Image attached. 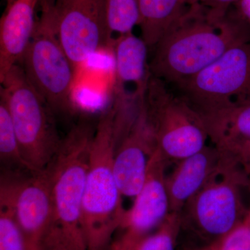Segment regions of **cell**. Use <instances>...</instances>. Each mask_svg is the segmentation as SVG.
Listing matches in <instances>:
<instances>
[{
	"instance_id": "cell-1",
	"label": "cell",
	"mask_w": 250,
	"mask_h": 250,
	"mask_svg": "<svg viewBox=\"0 0 250 250\" xmlns=\"http://www.w3.org/2000/svg\"><path fill=\"white\" fill-rule=\"evenodd\" d=\"M250 41V28L235 11L216 18L200 3L188 6L158 42L149 72L174 87L195 77L229 49Z\"/></svg>"
},
{
	"instance_id": "cell-2",
	"label": "cell",
	"mask_w": 250,
	"mask_h": 250,
	"mask_svg": "<svg viewBox=\"0 0 250 250\" xmlns=\"http://www.w3.org/2000/svg\"><path fill=\"white\" fill-rule=\"evenodd\" d=\"M115 113L112 105L101 116L90 144L82 209L86 250H111L112 238L125 213L113 171Z\"/></svg>"
},
{
	"instance_id": "cell-3",
	"label": "cell",
	"mask_w": 250,
	"mask_h": 250,
	"mask_svg": "<svg viewBox=\"0 0 250 250\" xmlns=\"http://www.w3.org/2000/svg\"><path fill=\"white\" fill-rule=\"evenodd\" d=\"M95 130L82 122L63 139L47 166L52 184L55 225L72 250H86L82 225V209Z\"/></svg>"
},
{
	"instance_id": "cell-4",
	"label": "cell",
	"mask_w": 250,
	"mask_h": 250,
	"mask_svg": "<svg viewBox=\"0 0 250 250\" xmlns=\"http://www.w3.org/2000/svg\"><path fill=\"white\" fill-rule=\"evenodd\" d=\"M0 82V95L9 106L23 157L36 172H40L52 162L62 144L54 113L18 64Z\"/></svg>"
},
{
	"instance_id": "cell-5",
	"label": "cell",
	"mask_w": 250,
	"mask_h": 250,
	"mask_svg": "<svg viewBox=\"0 0 250 250\" xmlns=\"http://www.w3.org/2000/svg\"><path fill=\"white\" fill-rule=\"evenodd\" d=\"M229 165L188 200L180 212L182 231H188L199 246L216 241L241 223L249 209L241 190L248 188L244 174L232 158Z\"/></svg>"
},
{
	"instance_id": "cell-6",
	"label": "cell",
	"mask_w": 250,
	"mask_h": 250,
	"mask_svg": "<svg viewBox=\"0 0 250 250\" xmlns=\"http://www.w3.org/2000/svg\"><path fill=\"white\" fill-rule=\"evenodd\" d=\"M143 104L156 147L168 162L185 159L207 146L209 138L201 118L165 82L151 75Z\"/></svg>"
},
{
	"instance_id": "cell-7",
	"label": "cell",
	"mask_w": 250,
	"mask_h": 250,
	"mask_svg": "<svg viewBox=\"0 0 250 250\" xmlns=\"http://www.w3.org/2000/svg\"><path fill=\"white\" fill-rule=\"evenodd\" d=\"M23 56V70L29 83L54 113H71L75 68L54 30L47 0Z\"/></svg>"
},
{
	"instance_id": "cell-8",
	"label": "cell",
	"mask_w": 250,
	"mask_h": 250,
	"mask_svg": "<svg viewBox=\"0 0 250 250\" xmlns=\"http://www.w3.org/2000/svg\"><path fill=\"white\" fill-rule=\"evenodd\" d=\"M175 88L197 113L250 103V41L233 46L210 66Z\"/></svg>"
},
{
	"instance_id": "cell-9",
	"label": "cell",
	"mask_w": 250,
	"mask_h": 250,
	"mask_svg": "<svg viewBox=\"0 0 250 250\" xmlns=\"http://www.w3.org/2000/svg\"><path fill=\"white\" fill-rule=\"evenodd\" d=\"M54 30L74 68L91 56L111 49L104 0H47Z\"/></svg>"
},
{
	"instance_id": "cell-10",
	"label": "cell",
	"mask_w": 250,
	"mask_h": 250,
	"mask_svg": "<svg viewBox=\"0 0 250 250\" xmlns=\"http://www.w3.org/2000/svg\"><path fill=\"white\" fill-rule=\"evenodd\" d=\"M0 195L8 199L29 250H40L55 225L50 174L6 170L1 173Z\"/></svg>"
},
{
	"instance_id": "cell-11",
	"label": "cell",
	"mask_w": 250,
	"mask_h": 250,
	"mask_svg": "<svg viewBox=\"0 0 250 250\" xmlns=\"http://www.w3.org/2000/svg\"><path fill=\"white\" fill-rule=\"evenodd\" d=\"M168 161L156 149L151 156L142 188L134 205L125 210L119 229L123 233L111 248H124L159 228L170 212L165 170Z\"/></svg>"
},
{
	"instance_id": "cell-12",
	"label": "cell",
	"mask_w": 250,
	"mask_h": 250,
	"mask_svg": "<svg viewBox=\"0 0 250 250\" xmlns=\"http://www.w3.org/2000/svg\"><path fill=\"white\" fill-rule=\"evenodd\" d=\"M156 149L143 100L139 114L115 147L113 171L122 195H138L146 180L149 159Z\"/></svg>"
},
{
	"instance_id": "cell-13",
	"label": "cell",
	"mask_w": 250,
	"mask_h": 250,
	"mask_svg": "<svg viewBox=\"0 0 250 250\" xmlns=\"http://www.w3.org/2000/svg\"><path fill=\"white\" fill-rule=\"evenodd\" d=\"M230 163L229 155L215 146H206L177 161L173 170L166 177L170 213H180L188 200L221 174Z\"/></svg>"
},
{
	"instance_id": "cell-14",
	"label": "cell",
	"mask_w": 250,
	"mask_h": 250,
	"mask_svg": "<svg viewBox=\"0 0 250 250\" xmlns=\"http://www.w3.org/2000/svg\"><path fill=\"white\" fill-rule=\"evenodd\" d=\"M41 0H15L0 21V82L22 60L34 34Z\"/></svg>"
},
{
	"instance_id": "cell-15",
	"label": "cell",
	"mask_w": 250,
	"mask_h": 250,
	"mask_svg": "<svg viewBox=\"0 0 250 250\" xmlns=\"http://www.w3.org/2000/svg\"><path fill=\"white\" fill-rule=\"evenodd\" d=\"M148 47L146 41L132 31L113 39L111 50L115 60L117 87L125 88V83H132L136 85L134 93L144 95L151 77Z\"/></svg>"
},
{
	"instance_id": "cell-16",
	"label": "cell",
	"mask_w": 250,
	"mask_h": 250,
	"mask_svg": "<svg viewBox=\"0 0 250 250\" xmlns=\"http://www.w3.org/2000/svg\"><path fill=\"white\" fill-rule=\"evenodd\" d=\"M197 113L208 138L219 149L250 141V103L233 104Z\"/></svg>"
},
{
	"instance_id": "cell-17",
	"label": "cell",
	"mask_w": 250,
	"mask_h": 250,
	"mask_svg": "<svg viewBox=\"0 0 250 250\" xmlns=\"http://www.w3.org/2000/svg\"><path fill=\"white\" fill-rule=\"evenodd\" d=\"M141 36L148 47H155L182 17L188 6L184 0H138Z\"/></svg>"
},
{
	"instance_id": "cell-18",
	"label": "cell",
	"mask_w": 250,
	"mask_h": 250,
	"mask_svg": "<svg viewBox=\"0 0 250 250\" xmlns=\"http://www.w3.org/2000/svg\"><path fill=\"white\" fill-rule=\"evenodd\" d=\"M0 159L7 170L38 173L23 157L6 99L0 95Z\"/></svg>"
},
{
	"instance_id": "cell-19",
	"label": "cell",
	"mask_w": 250,
	"mask_h": 250,
	"mask_svg": "<svg viewBox=\"0 0 250 250\" xmlns=\"http://www.w3.org/2000/svg\"><path fill=\"white\" fill-rule=\"evenodd\" d=\"M182 233L180 213L171 212L153 232L143 237L131 246L111 250H177Z\"/></svg>"
},
{
	"instance_id": "cell-20",
	"label": "cell",
	"mask_w": 250,
	"mask_h": 250,
	"mask_svg": "<svg viewBox=\"0 0 250 250\" xmlns=\"http://www.w3.org/2000/svg\"><path fill=\"white\" fill-rule=\"evenodd\" d=\"M111 34L131 32L140 22L138 0H104Z\"/></svg>"
},
{
	"instance_id": "cell-21",
	"label": "cell",
	"mask_w": 250,
	"mask_h": 250,
	"mask_svg": "<svg viewBox=\"0 0 250 250\" xmlns=\"http://www.w3.org/2000/svg\"><path fill=\"white\" fill-rule=\"evenodd\" d=\"M0 250H29L11 202L0 195Z\"/></svg>"
},
{
	"instance_id": "cell-22",
	"label": "cell",
	"mask_w": 250,
	"mask_h": 250,
	"mask_svg": "<svg viewBox=\"0 0 250 250\" xmlns=\"http://www.w3.org/2000/svg\"><path fill=\"white\" fill-rule=\"evenodd\" d=\"M186 248L188 250H250L249 211L244 220L236 228L216 241L204 246Z\"/></svg>"
},
{
	"instance_id": "cell-23",
	"label": "cell",
	"mask_w": 250,
	"mask_h": 250,
	"mask_svg": "<svg viewBox=\"0 0 250 250\" xmlns=\"http://www.w3.org/2000/svg\"><path fill=\"white\" fill-rule=\"evenodd\" d=\"M221 150L228 153L241 169L248 184L247 189L250 191V141L238 143Z\"/></svg>"
},
{
	"instance_id": "cell-24",
	"label": "cell",
	"mask_w": 250,
	"mask_h": 250,
	"mask_svg": "<svg viewBox=\"0 0 250 250\" xmlns=\"http://www.w3.org/2000/svg\"><path fill=\"white\" fill-rule=\"evenodd\" d=\"M240 0H201L200 4L205 6L208 14L213 17H225L231 9L233 5L237 4Z\"/></svg>"
},
{
	"instance_id": "cell-25",
	"label": "cell",
	"mask_w": 250,
	"mask_h": 250,
	"mask_svg": "<svg viewBox=\"0 0 250 250\" xmlns=\"http://www.w3.org/2000/svg\"><path fill=\"white\" fill-rule=\"evenodd\" d=\"M40 250H72L69 248L62 231L54 225L46 237Z\"/></svg>"
},
{
	"instance_id": "cell-26",
	"label": "cell",
	"mask_w": 250,
	"mask_h": 250,
	"mask_svg": "<svg viewBox=\"0 0 250 250\" xmlns=\"http://www.w3.org/2000/svg\"><path fill=\"white\" fill-rule=\"evenodd\" d=\"M234 6L240 17L250 28V0H240Z\"/></svg>"
},
{
	"instance_id": "cell-27",
	"label": "cell",
	"mask_w": 250,
	"mask_h": 250,
	"mask_svg": "<svg viewBox=\"0 0 250 250\" xmlns=\"http://www.w3.org/2000/svg\"><path fill=\"white\" fill-rule=\"evenodd\" d=\"M187 6H192V5L198 4L201 0H184Z\"/></svg>"
},
{
	"instance_id": "cell-28",
	"label": "cell",
	"mask_w": 250,
	"mask_h": 250,
	"mask_svg": "<svg viewBox=\"0 0 250 250\" xmlns=\"http://www.w3.org/2000/svg\"><path fill=\"white\" fill-rule=\"evenodd\" d=\"M6 8L9 7L11 4L14 3L15 0H6Z\"/></svg>"
},
{
	"instance_id": "cell-29",
	"label": "cell",
	"mask_w": 250,
	"mask_h": 250,
	"mask_svg": "<svg viewBox=\"0 0 250 250\" xmlns=\"http://www.w3.org/2000/svg\"><path fill=\"white\" fill-rule=\"evenodd\" d=\"M249 214H250V208H249Z\"/></svg>"
},
{
	"instance_id": "cell-30",
	"label": "cell",
	"mask_w": 250,
	"mask_h": 250,
	"mask_svg": "<svg viewBox=\"0 0 250 250\" xmlns=\"http://www.w3.org/2000/svg\"><path fill=\"white\" fill-rule=\"evenodd\" d=\"M183 250H188L187 249V248H184V249Z\"/></svg>"
}]
</instances>
